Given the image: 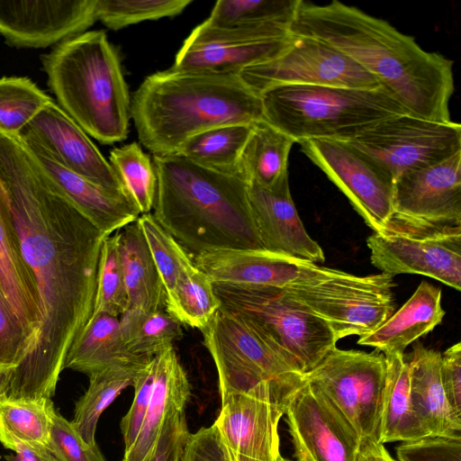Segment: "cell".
Returning a JSON list of instances; mask_svg holds the SVG:
<instances>
[{
    "instance_id": "cell-1",
    "label": "cell",
    "mask_w": 461,
    "mask_h": 461,
    "mask_svg": "<svg viewBox=\"0 0 461 461\" xmlns=\"http://www.w3.org/2000/svg\"><path fill=\"white\" fill-rule=\"evenodd\" d=\"M0 180L40 303L37 332L12 371L7 397L51 399L67 355L92 317L108 236L61 194L19 135L0 132Z\"/></svg>"
},
{
    "instance_id": "cell-2",
    "label": "cell",
    "mask_w": 461,
    "mask_h": 461,
    "mask_svg": "<svg viewBox=\"0 0 461 461\" xmlns=\"http://www.w3.org/2000/svg\"><path fill=\"white\" fill-rule=\"evenodd\" d=\"M290 32L320 40L349 57L408 113L451 121L453 61L423 50L386 21L339 1L320 5L300 0Z\"/></svg>"
},
{
    "instance_id": "cell-3",
    "label": "cell",
    "mask_w": 461,
    "mask_h": 461,
    "mask_svg": "<svg viewBox=\"0 0 461 461\" xmlns=\"http://www.w3.org/2000/svg\"><path fill=\"white\" fill-rule=\"evenodd\" d=\"M156 221L192 256L221 249H264L248 184L176 155L152 157Z\"/></svg>"
},
{
    "instance_id": "cell-4",
    "label": "cell",
    "mask_w": 461,
    "mask_h": 461,
    "mask_svg": "<svg viewBox=\"0 0 461 461\" xmlns=\"http://www.w3.org/2000/svg\"><path fill=\"white\" fill-rule=\"evenodd\" d=\"M140 143L156 156L176 155L206 130L265 119L261 97L236 74L168 68L148 76L131 100Z\"/></svg>"
},
{
    "instance_id": "cell-5",
    "label": "cell",
    "mask_w": 461,
    "mask_h": 461,
    "mask_svg": "<svg viewBox=\"0 0 461 461\" xmlns=\"http://www.w3.org/2000/svg\"><path fill=\"white\" fill-rule=\"evenodd\" d=\"M59 106L103 144L128 136L131 98L120 59L103 31L68 39L41 56Z\"/></svg>"
},
{
    "instance_id": "cell-6",
    "label": "cell",
    "mask_w": 461,
    "mask_h": 461,
    "mask_svg": "<svg viewBox=\"0 0 461 461\" xmlns=\"http://www.w3.org/2000/svg\"><path fill=\"white\" fill-rule=\"evenodd\" d=\"M260 97L265 120L296 142L348 141L383 120L408 113L383 87L282 86Z\"/></svg>"
},
{
    "instance_id": "cell-7",
    "label": "cell",
    "mask_w": 461,
    "mask_h": 461,
    "mask_svg": "<svg viewBox=\"0 0 461 461\" xmlns=\"http://www.w3.org/2000/svg\"><path fill=\"white\" fill-rule=\"evenodd\" d=\"M220 308L246 321L295 373L304 375L337 339L328 324L281 288L213 283Z\"/></svg>"
},
{
    "instance_id": "cell-8",
    "label": "cell",
    "mask_w": 461,
    "mask_h": 461,
    "mask_svg": "<svg viewBox=\"0 0 461 461\" xmlns=\"http://www.w3.org/2000/svg\"><path fill=\"white\" fill-rule=\"evenodd\" d=\"M394 286L384 273L360 276L324 267L281 289L323 320L339 340L365 336L384 323L394 312Z\"/></svg>"
},
{
    "instance_id": "cell-9",
    "label": "cell",
    "mask_w": 461,
    "mask_h": 461,
    "mask_svg": "<svg viewBox=\"0 0 461 461\" xmlns=\"http://www.w3.org/2000/svg\"><path fill=\"white\" fill-rule=\"evenodd\" d=\"M303 375L333 402L361 439L378 441L386 378L382 352L335 347Z\"/></svg>"
},
{
    "instance_id": "cell-10",
    "label": "cell",
    "mask_w": 461,
    "mask_h": 461,
    "mask_svg": "<svg viewBox=\"0 0 461 461\" xmlns=\"http://www.w3.org/2000/svg\"><path fill=\"white\" fill-rule=\"evenodd\" d=\"M288 384L263 381L221 399L212 424L222 461H280L278 425Z\"/></svg>"
},
{
    "instance_id": "cell-11",
    "label": "cell",
    "mask_w": 461,
    "mask_h": 461,
    "mask_svg": "<svg viewBox=\"0 0 461 461\" xmlns=\"http://www.w3.org/2000/svg\"><path fill=\"white\" fill-rule=\"evenodd\" d=\"M214 361L221 400L263 381L288 384L303 375L294 372L242 318L219 309L200 330Z\"/></svg>"
},
{
    "instance_id": "cell-12",
    "label": "cell",
    "mask_w": 461,
    "mask_h": 461,
    "mask_svg": "<svg viewBox=\"0 0 461 461\" xmlns=\"http://www.w3.org/2000/svg\"><path fill=\"white\" fill-rule=\"evenodd\" d=\"M393 178L438 163L461 151V125L411 113L394 115L348 140Z\"/></svg>"
},
{
    "instance_id": "cell-13",
    "label": "cell",
    "mask_w": 461,
    "mask_h": 461,
    "mask_svg": "<svg viewBox=\"0 0 461 461\" xmlns=\"http://www.w3.org/2000/svg\"><path fill=\"white\" fill-rule=\"evenodd\" d=\"M293 40L290 27L281 23L219 27L204 21L185 39L170 68L238 75L275 59Z\"/></svg>"
},
{
    "instance_id": "cell-14",
    "label": "cell",
    "mask_w": 461,
    "mask_h": 461,
    "mask_svg": "<svg viewBox=\"0 0 461 461\" xmlns=\"http://www.w3.org/2000/svg\"><path fill=\"white\" fill-rule=\"evenodd\" d=\"M238 75L259 96L282 86L382 87L347 55L320 40L301 35H294L292 44L275 59L246 68Z\"/></svg>"
},
{
    "instance_id": "cell-15",
    "label": "cell",
    "mask_w": 461,
    "mask_h": 461,
    "mask_svg": "<svg viewBox=\"0 0 461 461\" xmlns=\"http://www.w3.org/2000/svg\"><path fill=\"white\" fill-rule=\"evenodd\" d=\"M458 226L461 151L393 183V211L384 231L423 232Z\"/></svg>"
},
{
    "instance_id": "cell-16",
    "label": "cell",
    "mask_w": 461,
    "mask_h": 461,
    "mask_svg": "<svg viewBox=\"0 0 461 461\" xmlns=\"http://www.w3.org/2000/svg\"><path fill=\"white\" fill-rule=\"evenodd\" d=\"M298 143L303 153L348 197L374 232L387 229L393 211V181L385 169L347 141L308 139Z\"/></svg>"
},
{
    "instance_id": "cell-17",
    "label": "cell",
    "mask_w": 461,
    "mask_h": 461,
    "mask_svg": "<svg viewBox=\"0 0 461 461\" xmlns=\"http://www.w3.org/2000/svg\"><path fill=\"white\" fill-rule=\"evenodd\" d=\"M284 407L295 461H357L361 438L303 375L285 393Z\"/></svg>"
},
{
    "instance_id": "cell-18",
    "label": "cell",
    "mask_w": 461,
    "mask_h": 461,
    "mask_svg": "<svg viewBox=\"0 0 461 461\" xmlns=\"http://www.w3.org/2000/svg\"><path fill=\"white\" fill-rule=\"evenodd\" d=\"M370 261L381 273L417 274L461 290V226L423 232H374Z\"/></svg>"
},
{
    "instance_id": "cell-19",
    "label": "cell",
    "mask_w": 461,
    "mask_h": 461,
    "mask_svg": "<svg viewBox=\"0 0 461 461\" xmlns=\"http://www.w3.org/2000/svg\"><path fill=\"white\" fill-rule=\"evenodd\" d=\"M96 0H0V33L11 47L47 48L96 20Z\"/></svg>"
},
{
    "instance_id": "cell-20",
    "label": "cell",
    "mask_w": 461,
    "mask_h": 461,
    "mask_svg": "<svg viewBox=\"0 0 461 461\" xmlns=\"http://www.w3.org/2000/svg\"><path fill=\"white\" fill-rule=\"evenodd\" d=\"M19 136L37 142L65 168L131 199L110 162L53 100L34 116Z\"/></svg>"
},
{
    "instance_id": "cell-21",
    "label": "cell",
    "mask_w": 461,
    "mask_h": 461,
    "mask_svg": "<svg viewBox=\"0 0 461 461\" xmlns=\"http://www.w3.org/2000/svg\"><path fill=\"white\" fill-rule=\"evenodd\" d=\"M197 268L213 283L284 288L322 271L308 260L266 249H221L194 256Z\"/></svg>"
},
{
    "instance_id": "cell-22",
    "label": "cell",
    "mask_w": 461,
    "mask_h": 461,
    "mask_svg": "<svg viewBox=\"0 0 461 461\" xmlns=\"http://www.w3.org/2000/svg\"><path fill=\"white\" fill-rule=\"evenodd\" d=\"M248 195L264 249L322 263L321 246L306 231L293 202L288 173L274 185H248Z\"/></svg>"
},
{
    "instance_id": "cell-23",
    "label": "cell",
    "mask_w": 461,
    "mask_h": 461,
    "mask_svg": "<svg viewBox=\"0 0 461 461\" xmlns=\"http://www.w3.org/2000/svg\"><path fill=\"white\" fill-rule=\"evenodd\" d=\"M23 143L61 194L104 235L111 236L140 215L126 195L107 190L73 173L55 161L34 140L20 136Z\"/></svg>"
},
{
    "instance_id": "cell-24",
    "label": "cell",
    "mask_w": 461,
    "mask_h": 461,
    "mask_svg": "<svg viewBox=\"0 0 461 461\" xmlns=\"http://www.w3.org/2000/svg\"><path fill=\"white\" fill-rule=\"evenodd\" d=\"M0 284L5 298L23 326L29 350L40 322L39 296L32 274L23 257L8 197L1 180Z\"/></svg>"
},
{
    "instance_id": "cell-25",
    "label": "cell",
    "mask_w": 461,
    "mask_h": 461,
    "mask_svg": "<svg viewBox=\"0 0 461 461\" xmlns=\"http://www.w3.org/2000/svg\"><path fill=\"white\" fill-rule=\"evenodd\" d=\"M155 368L150 401L137 438L122 461H147L167 417L185 410L191 396L190 383L173 346L152 358Z\"/></svg>"
},
{
    "instance_id": "cell-26",
    "label": "cell",
    "mask_w": 461,
    "mask_h": 461,
    "mask_svg": "<svg viewBox=\"0 0 461 461\" xmlns=\"http://www.w3.org/2000/svg\"><path fill=\"white\" fill-rule=\"evenodd\" d=\"M412 348L409 390L416 416L429 436L461 438V418L450 407L441 382V353L419 342Z\"/></svg>"
},
{
    "instance_id": "cell-27",
    "label": "cell",
    "mask_w": 461,
    "mask_h": 461,
    "mask_svg": "<svg viewBox=\"0 0 461 461\" xmlns=\"http://www.w3.org/2000/svg\"><path fill=\"white\" fill-rule=\"evenodd\" d=\"M441 289L421 281L413 294L384 323L359 337L357 344L375 348L384 356L402 353L411 343L441 323L445 315Z\"/></svg>"
},
{
    "instance_id": "cell-28",
    "label": "cell",
    "mask_w": 461,
    "mask_h": 461,
    "mask_svg": "<svg viewBox=\"0 0 461 461\" xmlns=\"http://www.w3.org/2000/svg\"><path fill=\"white\" fill-rule=\"evenodd\" d=\"M152 357H140L127 348L119 317L93 314L70 348L65 368L87 375L113 366H144Z\"/></svg>"
},
{
    "instance_id": "cell-29",
    "label": "cell",
    "mask_w": 461,
    "mask_h": 461,
    "mask_svg": "<svg viewBox=\"0 0 461 461\" xmlns=\"http://www.w3.org/2000/svg\"><path fill=\"white\" fill-rule=\"evenodd\" d=\"M128 309L166 310L167 294L149 246L137 221L116 232Z\"/></svg>"
},
{
    "instance_id": "cell-30",
    "label": "cell",
    "mask_w": 461,
    "mask_h": 461,
    "mask_svg": "<svg viewBox=\"0 0 461 461\" xmlns=\"http://www.w3.org/2000/svg\"><path fill=\"white\" fill-rule=\"evenodd\" d=\"M384 357L386 378L378 442H404L429 436L412 408L409 390V360L402 353Z\"/></svg>"
},
{
    "instance_id": "cell-31",
    "label": "cell",
    "mask_w": 461,
    "mask_h": 461,
    "mask_svg": "<svg viewBox=\"0 0 461 461\" xmlns=\"http://www.w3.org/2000/svg\"><path fill=\"white\" fill-rule=\"evenodd\" d=\"M296 141L265 119L252 124L237 172L248 185H274L288 173V157Z\"/></svg>"
},
{
    "instance_id": "cell-32",
    "label": "cell",
    "mask_w": 461,
    "mask_h": 461,
    "mask_svg": "<svg viewBox=\"0 0 461 461\" xmlns=\"http://www.w3.org/2000/svg\"><path fill=\"white\" fill-rule=\"evenodd\" d=\"M51 399H0V443L7 449L28 444L50 449L52 418Z\"/></svg>"
},
{
    "instance_id": "cell-33",
    "label": "cell",
    "mask_w": 461,
    "mask_h": 461,
    "mask_svg": "<svg viewBox=\"0 0 461 461\" xmlns=\"http://www.w3.org/2000/svg\"><path fill=\"white\" fill-rule=\"evenodd\" d=\"M142 367L113 366L89 375L88 388L77 401L71 420L87 444H96L95 430L101 414L124 389L133 386Z\"/></svg>"
},
{
    "instance_id": "cell-34",
    "label": "cell",
    "mask_w": 461,
    "mask_h": 461,
    "mask_svg": "<svg viewBox=\"0 0 461 461\" xmlns=\"http://www.w3.org/2000/svg\"><path fill=\"white\" fill-rule=\"evenodd\" d=\"M251 129L252 124H229L206 130L186 140L176 155L214 170L238 173Z\"/></svg>"
},
{
    "instance_id": "cell-35",
    "label": "cell",
    "mask_w": 461,
    "mask_h": 461,
    "mask_svg": "<svg viewBox=\"0 0 461 461\" xmlns=\"http://www.w3.org/2000/svg\"><path fill=\"white\" fill-rule=\"evenodd\" d=\"M123 341L132 354L153 357L183 338L181 324L166 310L127 309L120 317Z\"/></svg>"
},
{
    "instance_id": "cell-36",
    "label": "cell",
    "mask_w": 461,
    "mask_h": 461,
    "mask_svg": "<svg viewBox=\"0 0 461 461\" xmlns=\"http://www.w3.org/2000/svg\"><path fill=\"white\" fill-rule=\"evenodd\" d=\"M213 282L194 266L184 273L167 294L166 311L180 323L202 330L220 309Z\"/></svg>"
},
{
    "instance_id": "cell-37",
    "label": "cell",
    "mask_w": 461,
    "mask_h": 461,
    "mask_svg": "<svg viewBox=\"0 0 461 461\" xmlns=\"http://www.w3.org/2000/svg\"><path fill=\"white\" fill-rule=\"evenodd\" d=\"M109 162L140 214L150 212L157 185L151 158L131 142L112 149Z\"/></svg>"
},
{
    "instance_id": "cell-38",
    "label": "cell",
    "mask_w": 461,
    "mask_h": 461,
    "mask_svg": "<svg viewBox=\"0 0 461 461\" xmlns=\"http://www.w3.org/2000/svg\"><path fill=\"white\" fill-rule=\"evenodd\" d=\"M51 100L29 77H0V132L20 135Z\"/></svg>"
},
{
    "instance_id": "cell-39",
    "label": "cell",
    "mask_w": 461,
    "mask_h": 461,
    "mask_svg": "<svg viewBox=\"0 0 461 461\" xmlns=\"http://www.w3.org/2000/svg\"><path fill=\"white\" fill-rule=\"evenodd\" d=\"M300 0H220L208 23L219 27L281 23L291 26Z\"/></svg>"
},
{
    "instance_id": "cell-40",
    "label": "cell",
    "mask_w": 461,
    "mask_h": 461,
    "mask_svg": "<svg viewBox=\"0 0 461 461\" xmlns=\"http://www.w3.org/2000/svg\"><path fill=\"white\" fill-rule=\"evenodd\" d=\"M136 221L146 240L167 294L180 276L195 265L190 255L156 221L152 213L140 214Z\"/></svg>"
},
{
    "instance_id": "cell-41",
    "label": "cell",
    "mask_w": 461,
    "mask_h": 461,
    "mask_svg": "<svg viewBox=\"0 0 461 461\" xmlns=\"http://www.w3.org/2000/svg\"><path fill=\"white\" fill-rule=\"evenodd\" d=\"M192 0H96V20L111 30L181 14Z\"/></svg>"
},
{
    "instance_id": "cell-42",
    "label": "cell",
    "mask_w": 461,
    "mask_h": 461,
    "mask_svg": "<svg viewBox=\"0 0 461 461\" xmlns=\"http://www.w3.org/2000/svg\"><path fill=\"white\" fill-rule=\"evenodd\" d=\"M127 309L126 286L114 234L106 237L102 245L93 314L106 313L120 317Z\"/></svg>"
},
{
    "instance_id": "cell-43",
    "label": "cell",
    "mask_w": 461,
    "mask_h": 461,
    "mask_svg": "<svg viewBox=\"0 0 461 461\" xmlns=\"http://www.w3.org/2000/svg\"><path fill=\"white\" fill-rule=\"evenodd\" d=\"M50 450L58 461H106L97 444H87L70 420L55 411Z\"/></svg>"
},
{
    "instance_id": "cell-44",
    "label": "cell",
    "mask_w": 461,
    "mask_h": 461,
    "mask_svg": "<svg viewBox=\"0 0 461 461\" xmlns=\"http://www.w3.org/2000/svg\"><path fill=\"white\" fill-rule=\"evenodd\" d=\"M28 339L0 284V368L14 369L25 357Z\"/></svg>"
},
{
    "instance_id": "cell-45",
    "label": "cell",
    "mask_w": 461,
    "mask_h": 461,
    "mask_svg": "<svg viewBox=\"0 0 461 461\" xmlns=\"http://www.w3.org/2000/svg\"><path fill=\"white\" fill-rule=\"evenodd\" d=\"M395 453L398 461H461V438L426 436L402 442Z\"/></svg>"
},
{
    "instance_id": "cell-46",
    "label": "cell",
    "mask_w": 461,
    "mask_h": 461,
    "mask_svg": "<svg viewBox=\"0 0 461 461\" xmlns=\"http://www.w3.org/2000/svg\"><path fill=\"white\" fill-rule=\"evenodd\" d=\"M152 358L138 372L133 384V401L120 423L124 452L135 442L150 401L155 375Z\"/></svg>"
},
{
    "instance_id": "cell-47",
    "label": "cell",
    "mask_w": 461,
    "mask_h": 461,
    "mask_svg": "<svg viewBox=\"0 0 461 461\" xmlns=\"http://www.w3.org/2000/svg\"><path fill=\"white\" fill-rule=\"evenodd\" d=\"M189 435L185 410L171 412L147 461H182Z\"/></svg>"
},
{
    "instance_id": "cell-48",
    "label": "cell",
    "mask_w": 461,
    "mask_h": 461,
    "mask_svg": "<svg viewBox=\"0 0 461 461\" xmlns=\"http://www.w3.org/2000/svg\"><path fill=\"white\" fill-rule=\"evenodd\" d=\"M441 382L447 402L461 418V343L457 342L441 354Z\"/></svg>"
},
{
    "instance_id": "cell-49",
    "label": "cell",
    "mask_w": 461,
    "mask_h": 461,
    "mask_svg": "<svg viewBox=\"0 0 461 461\" xmlns=\"http://www.w3.org/2000/svg\"><path fill=\"white\" fill-rule=\"evenodd\" d=\"M182 461H222L212 425L190 433ZM280 461L292 460L282 456Z\"/></svg>"
},
{
    "instance_id": "cell-50",
    "label": "cell",
    "mask_w": 461,
    "mask_h": 461,
    "mask_svg": "<svg viewBox=\"0 0 461 461\" xmlns=\"http://www.w3.org/2000/svg\"><path fill=\"white\" fill-rule=\"evenodd\" d=\"M12 450L15 455L5 456L6 461H58L47 447L21 443Z\"/></svg>"
},
{
    "instance_id": "cell-51",
    "label": "cell",
    "mask_w": 461,
    "mask_h": 461,
    "mask_svg": "<svg viewBox=\"0 0 461 461\" xmlns=\"http://www.w3.org/2000/svg\"><path fill=\"white\" fill-rule=\"evenodd\" d=\"M357 461H396L384 444L369 438L361 439Z\"/></svg>"
},
{
    "instance_id": "cell-52",
    "label": "cell",
    "mask_w": 461,
    "mask_h": 461,
    "mask_svg": "<svg viewBox=\"0 0 461 461\" xmlns=\"http://www.w3.org/2000/svg\"><path fill=\"white\" fill-rule=\"evenodd\" d=\"M13 369L0 368V399L7 396Z\"/></svg>"
}]
</instances>
